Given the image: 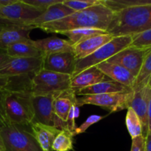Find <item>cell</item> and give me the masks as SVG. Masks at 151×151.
I'll return each instance as SVG.
<instances>
[{"label":"cell","instance_id":"6da1fadb","mask_svg":"<svg viewBox=\"0 0 151 151\" xmlns=\"http://www.w3.org/2000/svg\"><path fill=\"white\" fill-rule=\"evenodd\" d=\"M113 16V12L102 3L36 28L47 33H59L81 28H96L107 30Z\"/></svg>","mask_w":151,"mask_h":151},{"label":"cell","instance_id":"7a4b0ae2","mask_svg":"<svg viewBox=\"0 0 151 151\" xmlns=\"http://www.w3.org/2000/svg\"><path fill=\"white\" fill-rule=\"evenodd\" d=\"M151 29V0L113 13L107 32L114 37L139 34Z\"/></svg>","mask_w":151,"mask_h":151},{"label":"cell","instance_id":"3957f363","mask_svg":"<svg viewBox=\"0 0 151 151\" xmlns=\"http://www.w3.org/2000/svg\"><path fill=\"white\" fill-rule=\"evenodd\" d=\"M32 99L29 88L3 90L4 111L9 122L20 126H30L35 117Z\"/></svg>","mask_w":151,"mask_h":151},{"label":"cell","instance_id":"277c9868","mask_svg":"<svg viewBox=\"0 0 151 151\" xmlns=\"http://www.w3.org/2000/svg\"><path fill=\"white\" fill-rule=\"evenodd\" d=\"M71 76L41 69L30 81L29 89L33 96L48 95L70 88Z\"/></svg>","mask_w":151,"mask_h":151},{"label":"cell","instance_id":"5b68a950","mask_svg":"<svg viewBox=\"0 0 151 151\" xmlns=\"http://www.w3.org/2000/svg\"><path fill=\"white\" fill-rule=\"evenodd\" d=\"M6 151H42L30 131L25 127L7 122L0 125Z\"/></svg>","mask_w":151,"mask_h":151},{"label":"cell","instance_id":"8992f818","mask_svg":"<svg viewBox=\"0 0 151 151\" xmlns=\"http://www.w3.org/2000/svg\"><path fill=\"white\" fill-rule=\"evenodd\" d=\"M132 39L133 38L130 35L114 37L110 41L100 47L93 54L81 60H76L75 72L72 77L76 76L88 68L96 66L99 63L109 60L118 52L130 46Z\"/></svg>","mask_w":151,"mask_h":151},{"label":"cell","instance_id":"52a82bcc","mask_svg":"<svg viewBox=\"0 0 151 151\" xmlns=\"http://www.w3.org/2000/svg\"><path fill=\"white\" fill-rule=\"evenodd\" d=\"M133 94V90H131L125 92L80 96L76 97V106L80 107L84 105H93L111 112H117L128 109Z\"/></svg>","mask_w":151,"mask_h":151},{"label":"cell","instance_id":"ba28073f","mask_svg":"<svg viewBox=\"0 0 151 151\" xmlns=\"http://www.w3.org/2000/svg\"><path fill=\"white\" fill-rule=\"evenodd\" d=\"M43 57L9 58L0 64V76L13 78L34 75L42 69Z\"/></svg>","mask_w":151,"mask_h":151},{"label":"cell","instance_id":"9c48e42d","mask_svg":"<svg viewBox=\"0 0 151 151\" xmlns=\"http://www.w3.org/2000/svg\"><path fill=\"white\" fill-rule=\"evenodd\" d=\"M150 50L151 47L139 48L129 46L111 57L107 62L125 68L136 78L142 69L145 57Z\"/></svg>","mask_w":151,"mask_h":151},{"label":"cell","instance_id":"30bf717a","mask_svg":"<svg viewBox=\"0 0 151 151\" xmlns=\"http://www.w3.org/2000/svg\"><path fill=\"white\" fill-rule=\"evenodd\" d=\"M54 94L33 95V106L35 114L34 122L51 125L63 130L67 128L66 123L58 118L53 111Z\"/></svg>","mask_w":151,"mask_h":151},{"label":"cell","instance_id":"8fae6325","mask_svg":"<svg viewBox=\"0 0 151 151\" xmlns=\"http://www.w3.org/2000/svg\"><path fill=\"white\" fill-rule=\"evenodd\" d=\"M42 13V11L25 3L23 0H16L10 5L0 7V16L25 26H27L28 22L36 19Z\"/></svg>","mask_w":151,"mask_h":151},{"label":"cell","instance_id":"7c38bea8","mask_svg":"<svg viewBox=\"0 0 151 151\" xmlns=\"http://www.w3.org/2000/svg\"><path fill=\"white\" fill-rule=\"evenodd\" d=\"M76 63V59L73 52L56 53L43 57L42 69L72 77Z\"/></svg>","mask_w":151,"mask_h":151},{"label":"cell","instance_id":"4fadbf2b","mask_svg":"<svg viewBox=\"0 0 151 151\" xmlns=\"http://www.w3.org/2000/svg\"><path fill=\"white\" fill-rule=\"evenodd\" d=\"M151 95V87L147 85L133 91V97L129 103V108H132L139 116L142 124V136L146 137L148 129V105Z\"/></svg>","mask_w":151,"mask_h":151},{"label":"cell","instance_id":"5bb4252c","mask_svg":"<svg viewBox=\"0 0 151 151\" xmlns=\"http://www.w3.org/2000/svg\"><path fill=\"white\" fill-rule=\"evenodd\" d=\"M96 67L110 80L115 81L130 89L133 88L136 78L125 68L107 61L99 63Z\"/></svg>","mask_w":151,"mask_h":151},{"label":"cell","instance_id":"9a60e30c","mask_svg":"<svg viewBox=\"0 0 151 151\" xmlns=\"http://www.w3.org/2000/svg\"><path fill=\"white\" fill-rule=\"evenodd\" d=\"M32 44L41 53L43 57L60 52H73V45L68 40L56 36L43 39L32 40Z\"/></svg>","mask_w":151,"mask_h":151},{"label":"cell","instance_id":"2e32d148","mask_svg":"<svg viewBox=\"0 0 151 151\" xmlns=\"http://www.w3.org/2000/svg\"><path fill=\"white\" fill-rule=\"evenodd\" d=\"M30 126L31 134L42 151H53V143L62 130L51 125L33 122Z\"/></svg>","mask_w":151,"mask_h":151},{"label":"cell","instance_id":"e0dca14e","mask_svg":"<svg viewBox=\"0 0 151 151\" xmlns=\"http://www.w3.org/2000/svg\"><path fill=\"white\" fill-rule=\"evenodd\" d=\"M34 27L7 26L0 32V50L5 51L10 45L21 41H30L29 35Z\"/></svg>","mask_w":151,"mask_h":151},{"label":"cell","instance_id":"ac0fdd59","mask_svg":"<svg viewBox=\"0 0 151 151\" xmlns=\"http://www.w3.org/2000/svg\"><path fill=\"white\" fill-rule=\"evenodd\" d=\"M107 78L96 66H92L71 77L70 88L76 93L86 87L110 80Z\"/></svg>","mask_w":151,"mask_h":151},{"label":"cell","instance_id":"d6986e66","mask_svg":"<svg viewBox=\"0 0 151 151\" xmlns=\"http://www.w3.org/2000/svg\"><path fill=\"white\" fill-rule=\"evenodd\" d=\"M114 36L110 34L96 35L90 37L73 46V53L76 60H81L93 54L100 47L110 41Z\"/></svg>","mask_w":151,"mask_h":151},{"label":"cell","instance_id":"ffe728a7","mask_svg":"<svg viewBox=\"0 0 151 151\" xmlns=\"http://www.w3.org/2000/svg\"><path fill=\"white\" fill-rule=\"evenodd\" d=\"M76 94L71 88L56 93L53 100V111L58 118L66 123L70 110L76 105Z\"/></svg>","mask_w":151,"mask_h":151},{"label":"cell","instance_id":"44dd1931","mask_svg":"<svg viewBox=\"0 0 151 151\" xmlns=\"http://www.w3.org/2000/svg\"><path fill=\"white\" fill-rule=\"evenodd\" d=\"M73 13H75V12L70 9L69 7L64 5L62 1L61 2L50 6L45 11L43 12L39 16H38L36 19L31 21V22H28L26 25L29 27H34L35 28H36L37 27L40 26V25L60 20V19H64V18L70 16Z\"/></svg>","mask_w":151,"mask_h":151},{"label":"cell","instance_id":"7402d4cb","mask_svg":"<svg viewBox=\"0 0 151 151\" xmlns=\"http://www.w3.org/2000/svg\"><path fill=\"white\" fill-rule=\"evenodd\" d=\"M133 89L127 88L115 81L112 80L102 81V82L96 83L95 85L86 87L79 91H76V96H87V95H97V94H109V93L125 92V91H131Z\"/></svg>","mask_w":151,"mask_h":151},{"label":"cell","instance_id":"603a6c76","mask_svg":"<svg viewBox=\"0 0 151 151\" xmlns=\"http://www.w3.org/2000/svg\"><path fill=\"white\" fill-rule=\"evenodd\" d=\"M32 40L29 41H21L10 45L5 50L10 58H40L43 57L38 49L32 44Z\"/></svg>","mask_w":151,"mask_h":151},{"label":"cell","instance_id":"cb8c5ba5","mask_svg":"<svg viewBox=\"0 0 151 151\" xmlns=\"http://www.w3.org/2000/svg\"><path fill=\"white\" fill-rule=\"evenodd\" d=\"M106 33H107V30L104 29H96V28H81V29L65 31L61 34L66 35L68 38V41L74 46L90 37Z\"/></svg>","mask_w":151,"mask_h":151},{"label":"cell","instance_id":"d4e9b609","mask_svg":"<svg viewBox=\"0 0 151 151\" xmlns=\"http://www.w3.org/2000/svg\"><path fill=\"white\" fill-rule=\"evenodd\" d=\"M73 135L68 128L62 130L55 138L53 143V151L73 150Z\"/></svg>","mask_w":151,"mask_h":151},{"label":"cell","instance_id":"484cf974","mask_svg":"<svg viewBox=\"0 0 151 151\" xmlns=\"http://www.w3.org/2000/svg\"><path fill=\"white\" fill-rule=\"evenodd\" d=\"M126 126L132 139L142 135V124L139 116L132 108L127 109L125 118Z\"/></svg>","mask_w":151,"mask_h":151},{"label":"cell","instance_id":"4316f807","mask_svg":"<svg viewBox=\"0 0 151 151\" xmlns=\"http://www.w3.org/2000/svg\"><path fill=\"white\" fill-rule=\"evenodd\" d=\"M151 78V50L145 57L143 65L142 66L139 75L137 76L135 82L133 90L139 89L145 86L148 85Z\"/></svg>","mask_w":151,"mask_h":151},{"label":"cell","instance_id":"83f0119b","mask_svg":"<svg viewBox=\"0 0 151 151\" xmlns=\"http://www.w3.org/2000/svg\"><path fill=\"white\" fill-rule=\"evenodd\" d=\"M102 3V0H62V4L74 12L81 11Z\"/></svg>","mask_w":151,"mask_h":151},{"label":"cell","instance_id":"f1b7e54d","mask_svg":"<svg viewBox=\"0 0 151 151\" xmlns=\"http://www.w3.org/2000/svg\"><path fill=\"white\" fill-rule=\"evenodd\" d=\"M131 47L139 48L151 47V29L132 36Z\"/></svg>","mask_w":151,"mask_h":151},{"label":"cell","instance_id":"f546056e","mask_svg":"<svg viewBox=\"0 0 151 151\" xmlns=\"http://www.w3.org/2000/svg\"><path fill=\"white\" fill-rule=\"evenodd\" d=\"M25 3L35 7L40 11L44 12L48 7L61 2L62 0H23Z\"/></svg>","mask_w":151,"mask_h":151},{"label":"cell","instance_id":"4dcf8cb0","mask_svg":"<svg viewBox=\"0 0 151 151\" xmlns=\"http://www.w3.org/2000/svg\"><path fill=\"white\" fill-rule=\"evenodd\" d=\"M105 117H106V116H99V115H91V116H88V117L87 118V119H86L81 125L77 127L75 132H74V135L76 136L78 135V134H83V133L85 132L91 125H93V124H96V122H99L101 119H102Z\"/></svg>","mask_w":151,"mask_h":151},{"label":"cell","instance_id":"1f68e13d","mask_svg":"<svg viewBox=\"0 0 151 151\" xmlns=\"http://www.w3.org/2000/svg\"><path fill=\"white\" fill-rule=\"evenodd\" d=\"M79 115V107L75 105L71 108L68 114V118L66 121V127L70 132H72L74 135L76 129V119ZM75 136V135H74Z\"/></svg>","mask_w":151,"mask_h":151},{"label":"cell","instance_id":"d6a6232c","mask_svg":"<svg viewBox=\"0 0 151 151\" xmlns=\"http://www.w3.org/2000/svg\"><path fill=\"white\" fill-rule=\"evenodd\" d=\"M130 151H146L145 137L142 135L134 139H132V145Z\"/></svg>","mask_w":151,"mask_h":151},{"label":"cell","instance_id":"836d02e7","mask_svg":"<svg viewBox=\"0 0 151 151\" xmlns=\"http://www.w3.org/2000/svg\"><path fill=\"white\" fill-rule=\"evenodd\" d=\"M9 122L6 116L5 111L4 107V102H3V90L0 91V125H3L5 122Z\"/></svg>","mask_w":151,"mask_h":151},{"label":"cell","instance_id":"e575fe53","mask_svg":"<svg viewBox=\"0 0 151 151\" xmlns=\"http://www.w3.org/2000/svg\"><path fill=\"white\" fill-rule=\"evenodd\" d=\"M0 25H1V26H25L22 24L9 20V19H5L1 16H0Z\"/></svg>","mask_w":151,"mask_h":151},{"label":"cell","instance_id":"d590c367","mask_svg":"<svg viewBox=\"0 0 151 151\" xmlns=\"http://www.w3.org/2000/svg\"><path fill=\"white\" fill-rule=\"evenodd\" d=\"M10 81H11V78H7V77L0 76V91L7 88L9 84L10 83Z\"/></svg>","mask_w":151,"mask_h":151},{"label":"cell","instance_id":"8d00e7d4","mask_svg":"<svg viewBox=\"0 0 151 151\" xmlns=\"http://www.w3.org/2000/svg\"><path fill=\"white\" fill-rule=\"evenodd\" d=\"M145 148L146 151H151V132H148L145 137Z\"/></svg>","mask_w":151,"mask_h":151},{"label":"cell","instance_id":"74e56055","mask_svg":"<svg viewBox=\"0 0 151 151\" xmlns=\"http://www.w3.org/2000/svg\"><path fill=\"white\" fill-rule=\"evenodd\" d=\"M148 129L149 132H151V95L148 105Z\"/></svg>","mask_w":151,"mask_h":151},{"label":"cell","instance_id":"f35d334b","mask_svg":"<svg viewBox=\"0 0 151 151\" xmlns=\"http://www.w3.org/2000/svg\"><path fill=\"white\" fill-rule=\"evenodd\" d=\"M10 57L7 55L5 51H4V50H0V64H1L4 61H6Z\"/></svg>","mask_w":151,"mask_h":151},{"label":"cell","instance_id":"ab89813d","mask_svg":"<svg viewBox=\"0 0 151 151\" xmlns=\"http://www.w3.org/2000/svg\"><path fill=\"white\" fill-rule=\"evenodd\" d=\"M0 151H6L4 140H3V138L2 137H1V134H0Z\"/></svg>","mask_w":151,"mask_h":151},{"label":"cell","instance_id":"60d3db41","mask_svg":"<svg viewBox=\"0 0 151 151\" xmlns=\"http://www.w3.org/2000/svg\"><path fill=\"white\" fill-rule=\"evenodd\" d=\"M5 27H7V26H1V25H0V32H1V31L2 30V29H4V28Z\"/></svg>","mask_w":151,"mask_h":151},{"label":"cell","instance_id":"b9f144b4","mask_svg":"<svg viewBox=\"0 0 151 151\" xmlns=\"http://www.w3.org/2000/svg\"><path fill=\"white\" fill-rule=\"evenodd\" d=\"M148 85L150 86L151 87V78H150V81H149V83H148Z\"/></svg>","mask_w":151,"mask_h":151}]
</instances>
